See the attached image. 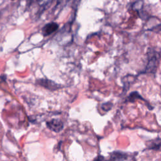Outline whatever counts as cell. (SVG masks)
<instances>
[{"label": "cell", "mask_w": 161, "mask_h": 161, "mask_svg": "<svg viewBox=\"0 0 161 161\" xmlns=\"http://www.w3.org/2000/svg\"><path fill=\"white\" fill-rule=\"evenodd\" d=\"M47 126L50 130L57 133L60 132L64 128L63 122L60 119L57 118L52 119L47 122Z\"/></svg>", "instance_id": "6da1fadb"}, {"label": "cell", "mask_w": 161, "mask_h": 161, "mask_svg": "<svg viewBox=\"0 0 161 161\" xmlns=\"http://www.w3.org/2000/svg\"><path fill=\"white\" fill-rule=\"evenodd\" d=\"M37 84L50 90H55L59 88L60 85L47 79H40L37 80Z\"/></svg>", "instance_id": "7a4b0ae2"}, {"label": "cell", "mask_w": 161, "mask_h": 161, "mask_svg": "<svg viewBox=\"0 0 161 161\" xmlns=\"http://www.w3.org/2000/svg\"><path fill=\"white\" fill-rule=\"evenodd\" d=\"M58 28V24L56 23L52 22V23H49L46 24L42 28V34L44 36H47L55 31Z\"/></svg>", "instance_id": "3957f363"}, {"label": "cell", "mask_w": 161, "mask_h": 161, "mask_svg": "<svg viewBox=\"0 0 161 161\" xmlns=\"http://www.w3.org/2000/svg\"><path fill=\"white\" fill-rule=\"evenodd\" d=\"M128 158V155L123 152L114 151L110 154V161H124Z\"/></svg>", "instance_id": "277c9868"}, {"label": "cell", "mask_w": 161, "mask_h": 161, "mask_svg": "<svg viewBox=\"0 0 161 161\" xmlns=\"http://www.w3.org/2000/svg\"><path fill=\"white\" fill-rule=\"evenodd\" d=\"M142 99L143 101H145L143 97L137 92H131L128 97V101H130V102H134L135 99Z\"/></svg>", "instance_id": "5b68a950"}, {"label": "cell", "mask_w": 161, "mask_h": 161, "mask_svg": "<svg viewBox=\"0 0 161 161\" xmlns=\"http://www.w3.org/2000/svg\"><path fill=\"white\" fill-rule=\"evenodd\" d=\"M111 104L110 103H105V104H103L102 105V109H104V111H108V110H109L111 108Z\"/></svg>", "instance_id": "8992f818"}, {"label": "cell", "mask_w": 161, "mask_h": 161, "mask_svg": "<svg viewBox=\"0 0 161 161\" xmlns=\"http://www.w3.org/2000/svg\"><path fill=\"white\" fill-rule=\"evenodd\" d=\"M93 161H107V160H106V158H105L103 156H102V155H99V156H97V157H96V158L94 159Z\"/></svg>", "instance_id": "52a82bcc"}, {"label": "cell", "mask_w": 161, "mask_h": 161, "mask_svg": "<svg viewBox=\"0 0 161 161\" xmlns=\"http://www.w3.org/2000/svg\"><path fill=\"white\" fill-rule=\"evenodd\" d=\"M7 76L6 74H2L0 75V82H5L6 80Z\"/></svg>", "instance_id": "ba28073f"}, {"label": "cell", "mask_w": 161, "mask_h": 161, "mask_svg": "<svg viewBox=\"0 0 161 161\" xmlns=\"http://www.w3.org/2000/svg\"><path fill=\"white\" fill-rule=\"evenodd\" d=\"M11 1H14V0H11Z\"/></svg>", "instance_id": "9c48e42d"}]
</instances>
